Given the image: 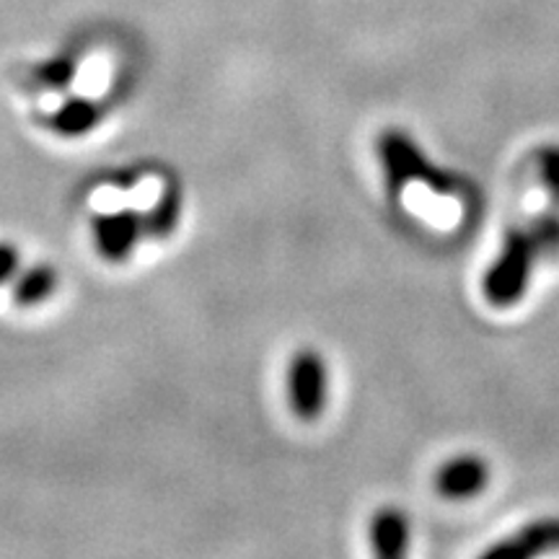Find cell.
Wrapping results in <instances>:
<instances>
[{"instance_id":"6da1fadb","label":"cell","mask_w":559,"mask_h":559,"mask_svg":"<svg viewBox=\"0 0 559 559\" xmlns=\"http://www.w3.org/2000/svg\"><path fill=\"white\" fill-rule=\"evenodd\" d=\"M379 156L383 164V174H386V187L391 198L402 194V190L412 181H419L428 190L438 194H456L459 181L451 177L449 171L432 166L425 153L417 148V143L404 135L400 130H386L379 138Z\"/></svg>"},{"instance_id":"7a4b0ae2","label":"cell","mask_w":559,"mask_h":559,"mask_svg":"<svg viewBox=\"0 0 559 559\" xmlns=\"http://www.w3.org/2000/svg\"><path fill=\"white\" fill-rule=\"evenodd\" d=\"M536 264H539V257H536L526 226L513 228L502 241L498 260L492 262V267L481 280V293L498 309L515 306L526 296L528 280L534 275Z\"/></svg>"},{"instance_id":"3957f363","label":"cell","mask_w":559,"mask_h":559,"mask_svg":"<svg viewBox=\"0 0 559 559\" xmlns=\"http://www.w3.org/2000/svg\"><path fill=\"white\" fill-rule=\"evenodd\" d=\"M326 362L317 349H298L288 366V404L293 415L304 423H313L326 407Z\"/></svg>"},{"instance_id":"277c9868","label":"cell","mask_w":559,"mask_h":559,"mask_svg":"<svg viewBox=\"0 0 559 559\" xmlns=\"http://www.w3.org/2000/svg\"><path fill=\"white\" fill-rule=\"evenodd\" d=\"M145 221L140 218L135 210H120V213H107L94 218V239L96 249L104 260L122 262L128 260L135 249V243L143 234Z\"/></svg>"},{"instance_id":"5b68a950","label":"cell","mask_w":559,"mask_h":559,"mask_svg":"<svg viewBox=\"0 0 559 559\" xmlns=\"http://www.w3.org/2000/svg\"><path fill=\"white\" fill-rule=\"evenodd\" d=\"M559 549V519H542L528 523L508 539L492 544L485 551L487 559H528Z\"/></svg>"},{"instance_id":"8992f818","label":"cell","mask_w":559,"mask_h":559,"mask_svg":"<svg viewBox=\"0 0 559 559\" xmlns=\"http://www.w3.org/2000/svg\"><path fill=\"white\" fill-rule=\"evenodd\" d=\"M489 481V469L479 456L464 453L445 461L436 474V489L445 500H472Z\"/></svg>"},{"instance_id":"52a82bcc","label":"cell","mask_w":559,"mask_h":559,"mask_svg":"<svg viewBox=\"0 0 559 559\" xmlns=\"http://www.w3.org/2000/svg\"><path fill=\"white\" fill-rule=\"evenodd\" d=\"M370 547H373L376 557L381 559H396L404 557L409 549V521L402 510L383 508L370 521Z\"/></svg>"},{"instance_id":"ba28073f","label":"cell","mask_w":559,"mask_h":559,"mask_svg":"<svg viewBox=\"0 0 559 559\" xmlns=\"http://www.w3.org/2000/svg\"><path fill=\"white\" fill-rule=\"evenodd\" d=\"M526 230L534 243L539 262L557 260L559 257V198H551L544 213L536 215L534 221L526 223Z\"/></svg>"},{"instance_id":"9c48e42d","label":"cell","mask_w":559,"mask_h":559,"mask_svg":"<svg viewBox=\"0 0 559 559\" xmlns=\"http://www.w3.org/2000/svg\"><path fill=\"white\" fill-rule=\"evenodd\" d=\"M96 122H99V107L91 99H83V96L68 99L52 120L55 130L62 132L66 138L86 135V132L96 128Z\"/></svg>"},{"instance_id":"30bf717a","label":"cell","mask_w":559,"mask_h":559,"mask_svg":"<svg viewBox=\"0 0 559 559\" xmlns=\"http://www.w3.org/2000/svg\"><path fill=\"white\" fill-rule=\"evenodd\" d=\"M55 288H58V275H55L52 267H32L21 275L13 298L24 306H37L50 298Z\"/></svg>"},{"instance_id":"8fae6325","label":"cell","mask_w":559,"mask_h":559,"mask_svg":"<svg viewBox=\"0 0 559 559\" xmlns=\"http://www.w3.org/2000/svg\"><path fill=\"white\" fill-rule=\"evenodd\" d=\"M177 215H179V202L171 194V198H164L158 202V207L153 210L151 218L145 221V226H148L153 234H169L174 221H177Z\"/></svg>"},{"instance_id":"7c38bea8","label":"cell","mask_w":559,"mask_h":559,"mask_svg":"<svg viewBox=\"0 0 559 559\" xmlns=\"http://www.w3.org/2000/svg\"><path fill=\"white\" fill-rule=\"evenodd\" d=\"M542 179L547 185L549 198H559V145H547L539 153Z\"/></svg>"},{"instance_id":"4fadbf2b","label":"cell","mask_w":559,"mask_h":559,"mask_svg":"<svg viewBox=\"0 0 559 559\" xmlns=\"http://www.w3.org/2000/svg\"><path fill=\"white\" fill-rule=\"evenodd\" d=\"M19 270V251L13 243H0V285L9 283Z\"/></svg>"}]
</instances>
